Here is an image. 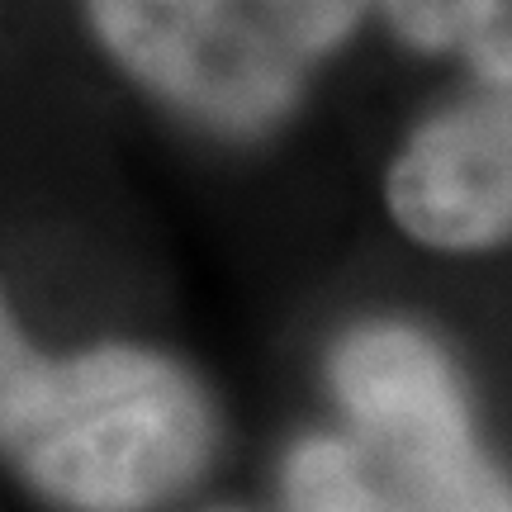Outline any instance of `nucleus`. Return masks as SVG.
Segmentation results:
<instances>
[{
	"instance_id": "5",
	"label": "nucleus",
	"mask_w": 512,
	"mask_h": 512,
	"mask_svg": "<svg viewBox=\"0 0 512 512\" xmlns=\"http://www.w3.org/2000/svg\"><path fill=\"white\" fill-rule=\"evenodd\" d=\"M403 38L456 53L489 81H512V0H384Z\"/></svg>"
},
{
	"instance_id": "2",
	"label": "nucleus",
	"mask_w": 512,
	"mask_h": 512,
	"mask_svg": "<svg viewBox=\"0 0 512 512\" xmlns=\"http://www.w3.org/2000/svg\"><path fill=\"white\" fill-rule=\"evenodd\" d=\"M100 43L152 95L214 128H261L351 34L366 0H86Z\"/></svg>"
},
{
	"instance_id": "6",
	"label": "nucleus",
	"mask_w": 512,
	"mask_h": 512,
	"mask_svg": "<svg viewBox=\"0 0 512 512\" xmlns=\"http://www.w3.org/2000/svg\"><path fill=\"white\" fill-rule=\"evenodd\" d=\"M294 512H403L394 489L347 441H304L290 460Z\"/></svg>"
},
{
	"instance_id": "1",
	"label": "nucleus",
	"mask_w": 512,
	"mask_h": 512,
	"mask_svg": "<svg viewBox=\"0 0 512 512\" xmlns=\"http://www.w3.org/2000/svg\"><path fill=\"white\" fill-rule=\"evenodd\" d=\"M200 389L128 347L48 366L0 304V446L76 512H138L176 494L209 456Z\"/></svg>"
},
{
	"instance_id": "4",
	"label": "nucleus",
	"mask_w": 512,
	"mask_h": 512,
	"mask_svg": "<svg viewBox=\"0 0 512 512\" xmlns=\"http://www.w3.org/2000/svg\"><path fill=\"white\" fill-rule=\"evenodd\" d=\"M441 114L389 176L394 219L432 247H484L512 233V81Z\"/></svg>"
},
{
	"instance_id": "3",
	"label": "nucleus",
	"mask_w": 512,
	"mask_h": 512,
	"mask_svg": "<svg viewBox=\"0 0 512 512\" xmlns=\"http://www.w3.org/2000/svg\"><path fill=\"white\" fill-rule=\"evenodd\" d=\"M332 375L403 512H512V494L470 446L451 370L418 332H356Z\"/></svg>"
}]
</instances>
